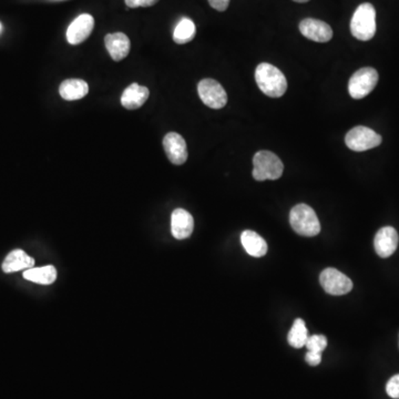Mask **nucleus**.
I'll return each mask as SVG.
<instances>
[{
    "label": "nucleus",
    "instance_id": "obj_26",
    "mask_svg": "<svg viewBox=\"0 0 399 399\" xmlns=\"http://www.w3.org/2000/svg\"><path fill=\"white\" fill-rule=\"evenodd\" d=\"M209 3L212 8L216 9L218 12H225L229 7L230 0H209Z\"/></svg>",
    "mask_w": 399,
    "mask_h": 399
},
{
    "label": "nucleus",
    "instance_id": "obj_20",
    "mask_svg": "<svg viewBox=\"0 0 399 399\" xmlns=\"http://www.w3.org/2000/svg\"><path fill=\"white\" fill-rule=\"evenodd\" d=\"M196 25L189 18H183L173 32V41L178 45L190 43L196 37Z\"/></svg>",
    "mask_w": 399,
    "mask_h": 399
},
{
    "label": "nucleus",
    "instance_id": "obj_6",
    "mask_svg": "<svg viewBox=\"0 0 399 399\" xmlns=\"http://www.w3.org/2000/svg\"><path fill=\"white\" fill-rule=\"evenodd\" d=\"M378 82V73L374 68L357 70L348 82V91L352 98L363 99L369 95Z\"/></svg>",
    "mask_w": 399,
    "mask_h": 399
},
{
    "label": "nucleus",
    "instance_id": "obj_2",
    "mask_svg": "<svg viewBox=\"0 0 399 399\" xmlns=\"http://www.w3.org/2000/svg\"><path fill=\"white\" fill-rule=\"evenodd\" d=\"M350 32L358 41H368L376 32V10L372 3H362L354 12Z\"/></svg>",
    "mask_w": 399,
    "mask_h": 399
},
{
    "label": "nucleus",
    "instance_id": "obj_18",
    "mask_svg": "<svg viewBox=\"0 0 399 399\" xmlns=\"http://www.w3.org/2000/svg\"><path fill=\"white\" fill-rule=\"evenodd\" d=\"M241 242L244 250L251 256L262 258L267 253L266 242L254 231L247 230L242 233Z\"/></svg>",
    "mask_w": 399,
    "mask_h": 399
},
{
    "label": "nucleus",
    "instance_id": "obj_23",
    "mask_svg": "<svg viewBox=\"0 0 399 399\" xmlns=\"http://www.w3.org/2000/svg\"><path fill=\"white\" fill-rule=\"evenodd\" d=\"M386 391L391 398L399 399V374L388 380Z\"/></svg>",
    "mask_w": 399,
    "mask_h": 399
},
{
    "label": "nucleus",
    "instance_id": "obj_12",
    "mask_svg": "<svg viewBox=\"0 0 399 399\" xmlns=\"http://www.w3.org/2000/svg\"><path fill=\"white\" fill-rule=\"evenodd\" d=\"M399 236L397 231L391 227H385L377 232L374 247L375 251L383 259L393 255L398 247Z\"/></svg>",
    "mask_w": 399,
    "mask_h": 399
},
{
    "label": "nucleus",
    "instance_id": "obj_15",
    "mask_svg": "<svg viewBox=\"0 0 399 399\" xmlns=\"http://www.w3.org/2000/svg\"><path fill=\"white\" fill-rule=\"evenodd\" d=\"M149 95L147 87L138 84H130L121 95V104L128 110L139 109L146 104Z\"/></svg>",
    "mask_w": 399,
    "mask_h": 399
},
{
    "label": "nucleus",
    "instance_id": "obj_1",
    "mask_svg": "<svg viewBox=\"0 0 399 399\" xmlns=\"http://www.w3.org/2000/svg\"><path fill=\"white\" fill-rule=\"evenodd\" d=\"M255 80L261 91L271 98H280L286 92V78L271 63L263 62L258 66Z\"/></svg>",
    "mask_w": 399,
    "mask_h": 399
},
{
    "label": "nucleus",
    "instance_id": "obj_3",
    "mask_svg": "<svg viewBox=\"0 0 399 399\" xmlns=\"http://www.w3.org/2000/svg\"><path fill=\"white\" fill-rule=\"evenodd\" d=\"M290 227L301 236H315L321 232V223L315 211L308 204H297L290 210Z\"/></svg>",
    "mask_w": 399,
    "mask_h": 399
},
{
    "label": "nucleus",
    "instance_id": "obj_5",
    "mask_svg": "<svg viewBox=\"0 0 399 399\" xmlns=\"http://www.w3.org/2000/svg\"><path fill=\"white\" fill-rule=\"evenodd\" d=\"M382 137L367 126H358L348 131L345 137V144L353 151L363 152L382 144Z\"/></svg>",
    "mask_w": 399,
    "mask_h": 399
},
{
    "label": "nucleus",
    "instance_id": "obj_28",
    "mask_svg": "<svg viewBox=\"0 0 399 399\" xmlns=\"http://www.w3.org/2000/svg\"><path fill=\"white\" fill-rule=\"evenodd\" d=\"M0 32H1V25H0Z\"/></svg>",
    "mask_w": 399,
    "mask_h": 399
},
{
    "label": "nucleus",
    "instance_id": "obj_27",
    "mask_svg": "<svg viewBox=\"0 0 399 399\" xmlns=\"http://www.w3.org/2000/svg\"><path fill=\"white\" fill-rule=\"evenodd\" d=\"M293 1H295V3H308V1H310V0H293Z\"/></svg>",
    "mask_w": 399,
    "mask_h": 399
},
{
    "label": "nucleus",
    "instance_id": "obj_24",
    "mask_svg": "<svg viewBox=\"0 0 399 399\" xmlns=\"http://www.w3.org/2000/svg\"><path fill=\"white\" fill-rule=\"evenodd\" d=\"M126 6L129 8H139V7H151L158 3L159 0H124Z\"/></svg>",
    "mask_w": 399,
    "mask_h": 399
},
{
    "label": "nucleus",
    "instance_id": "obj_22",
    "mask_svg": "<svg viewBox=\"0 0 399 399\" xmlns=\"http://www.w3.org/2000/svg\"><path fill=\"white\" fill-rule=\"evenodd\" d=\"M326 346H328V339L324 335L308 337V342L305 345V347L308 348L310 352H319V353H322Z\"/></svg>",
    "mask_w": 399,
    "mask_h": 399
},
{
    "label": "nucleus",
    "instance_id": "obj_4",
    "mask_svg": "<svg viewBox=\"0 0 399 399\" xmlns=\"http://www.w3.org/2000/svg\"><path fill=\"white\" fill-rule=\"evenodd\" d=\"M253 178L256 181L277 180L284 171V166L281 159L271 151H259L253 158Z\"/></svg>",
    "mask_w": 399,
    "mask_h": 399
},
{
    "label": "nucleus",
    "instance_id": "obj_9",
    "mask_svg": "<svg viewBox=\"0 0 399 399\" xmlns=\"http://www.w3.org/2000/svg\"><path fill=\"white\" fill-rule=\"evenodd\" d=\"M301 35L315 43H328L333 38V30L328 23L324 21L306 18L299 23Z\"/></svg>",
    "mask_w": 399,
    "mask_h": 399
},
{
    "label": "nucleus",
    "instance_id": "obj_25",
    "mask_svg": "<svg viewBox=\"0 0 399 399\" xmlns=\"http://www.w3.org/2000/svg\"><path fill=\"white\" fill-rule=\"evenodd\" d=\"M305 361L310 366H317V365L321 364V362H322V353L308 350L306 356H305Z\"/></svg>",
    "mask_w": 399,
    "mask_h": 399
},
{
    "label": "nucleus",
    "instance_id": "obj_17",
    "mask_svg": "<svg viewBox=\"0 0 399 399\" xmlns=\"http://www.w3.org/2000/svg\"><path fill=\"white\" fill-rule=\"evenodd\" d=\"M89 86L82 79H67L59 87L61 98L68 101L79 100L88 95Z\"/></svg>",
    "mask_w": 399,
    "mask_h": 399
},
{
    "label": "nucleus",
    "instance_id": "obj_11",
    "mask_svg": "<svg viewBox=\"0 0 399 399\" xmlns=\"http://www.w3.org/2000/svg\"><path fill=\"white\" fill-rule=\"evenodd\" d=\"M93 27H95V19L91 14H80L70 23L69 28L67 30V41L70 45H79L84 43L91 35Z\"/></svg>",
    "mask_w": 399,
    "mask_h": 399
},
{
    "label": "nucleus",
    "instance_id": "obj_13",
    "mask_svg": "<svg viewBox=\"0 0 399 399\" xmlns=\"http://www.w3.org/2000/svg\"><path fill=\"white\" fill-rule=\"evenodd\" d=\"M194 229V220L187 211L176 209L171 216V232L176 240L190 238Z\"/></svg>",
    "mask_w": 399,
    "mask_h": 399
},
{
    "label": "nucleus",
    "instance_id": "obj_7",
    "mask_svg": "<svg viewBox=\"0 0 399 399\" xmlns=\"http://www.w3.org/2000/svg\"><path fill=\"white\" fill-rule=\"evenodd\" d=\"M198 92L205 106L212 109H222L227 102L225 88L214 79H203L198 84Z\"/></svg>",
    "mask_w": 399,
    "mask_h": 399
},
{
    "label": "nucleus",
    "instance_id": "obj_10",
    "mask_svg": "<svg viewBox=\"0 0 399 399\" xmlns=\"http://www.w3.org/2000/svg\"><path fill=\"white\" fill-rule=\"evenodd\" d=\"M163 148L171 163L181 166L187 162V144L182 135L176 133H168L163 139Z\"/></svg>",
    "mask_w": 399,
    "mask_h": 399
},
{
    "label": "nucleus",
    "instance_id": "obj_19",
    "mask_svg": "<svg viewBox=\"0 0 399 399\" xmlns=\"http://www.w3.org/2000/svg\"><path fill=\"white\" fill-rule=\"evenodd\" d=\"M23 279L36 284L50 285L57 280V270L54 265H46L43 267H32L25 271Z\"/></svg>",
    "mask_w": 399,
    "mask_h": 399
},
{
    "label": "nucleus",
    "instance_id": "obj_16",
    "mask_svg": "<svg viewBox=\"0 0 399 399\" xmlns=\"http://www.w3.org/2000/svg\"><path fill=\"white\" fill-rule=\"evenodd\" d=\"M1 267H3L5 273L26 271L32 267H35V260L32 256H29L25 251L17 249V250L9 253Z\"/></svg>",
    "mask_w": 399,
    "mask_h": 399
},
{
    "label": "nucleus",
    "instance_id": "obj_8",
    "mask_svg": "<svg viewBox=\"0 0 399 399\" xmlns=\"http://www.w3.org/2000/svg\"><path fill=\"white\" fill-rule=\"evenodd\" d=\"M319 282L326 293L330 295H344L353 288V282L337 269H326L319 276Z\"/></svg>",
    "mask_w": 399,
    "mask_h": 399
},
{
    "label": "nucleus",
    "instance_id": "obj_21",
    "mask_svg": "<svg viewBox=\"0 0 399 399\" xmlns=\"http://www.w3.org/2000/svg\"><path fill=\"white\" fill-rule=\"evenodd\" d=\"M308 328H306L304 321L301 319H295L290 333L287 335L288 344L293 346L294 348L304 347L308 342Z\"/></svg>",
    "mask_w": 399,
    "mask_h": 399
},
{
    "label": "nucleus",
    "instance_id": "obj_14",
    "mask_svg": "<svg viewBox=\"0 0 399 399\" xmlns=\"http://www.w3.org/2000/svg\"><path fill=\"white\" fill-rule=\"evenodd\" d=\"M104 43H106V48L109 55L115 61H121L129 55L131 43L128 36L124 35V32H115V34L106 35L104 38Z\"/></svg>",
    "mask_w": 399,
    "mask_h": 399
}]
</instances>
